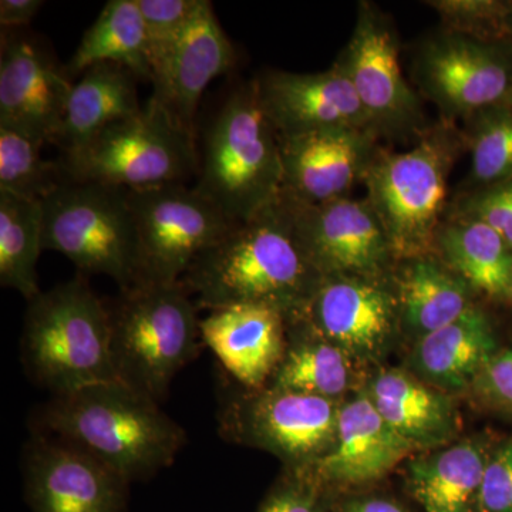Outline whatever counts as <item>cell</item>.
Masks as SVG:
<instances>
[{"mask_svg": "<svg viewBox=\"0 0 512 512\" xmlns=\"http://www.w3.org/2000/svg\"><path fill=\"white\" fill-rule=\"evenodd\" d=\"M43 249L72 261L80 274L110 276L121 291L140 282V256L128 192L67 180L42 201Z\"/></svg>", "mask_w": 512, "mask_h": 512, "instance_id": "cell-8", "label": "cell"}, {"mask_svg": "<svg viewBox=\"0 0 512 512\" xmlns=\"http://www.w3.org/2000/svg\"><path fill=\"white\" fill-rule=\"evenodd\" d=\"M338 63L348 74L376 134L419 126L421 104L404 79L396 32L373 3H360L355 29Z\"/></svg>", "mask_w": 512, "mask_h": 512, "instance_id": "cell-14", "label": "cell"}, {"mask_svg": "<svg viewBox=\"0 0 512 512\" xmlns=\"http://www.w3.org/2000/svg\"><path fill=\"white\" fill-rule=\"evenodd\" d=\"M288 325L292 339L286 336L285 355L266 386L338 400L350 386L349 356L316 335L305 320L288 319Z\"/></svg>", "mask_w": 512, "mask_h": 512, "instance_id": "cell-29", "label": "cell"}, {"mask_svg": "<svg viewBox=\"0 0 512 512\" xmlns=\"http://www.w3.org/2000/svg\"><path fill=\"white\" fill-rule=\"evenodd\" d=\"M42 429L89 451L128 483L170 467L187 434L158 403L123 383H104L53 397Z\"/></svg>", "mask_w": 512, "mask_h": 512, "instance_id": "cell-2", "label": "cell"}, {"mask_svg": "<svg viewBox=\"0 0 512 512\" xmlns=\"http://www.w3.org/2000/svg\"><path fill=\"white\" fill-rule=\"evenodd\" d=\"M296 235L323 276L376 279L394 258L369 201L350 198L306 205L281 197Z\"/></svg>", "mask_w": 512, "mask_h": 512, "instance_id": "cell-12", "label": "cell"}, {"mask_svg": "<svg viewBox=\"0 0 512 512\" xmlns=\"http://www.w3.org/2000/svg\"><path fill=\"white\" fill-rule=\"evenodd\" d=\"M256 82L266 114L279 136L332 128L375 133L348 74L338 62L322 73L271 70Z\"/></svg>", "mask_w": 512, "mask_h": 512, "instance_id": "cell-18", "label": "cell"}, {"mask_svg": "<svg viewBox=\"0 0 512 512\" xmlns=\"http://www.w3.org/2000/svg\"><path fill=\"white\" fill-rule=\"evenodd\" d=\"M375 137L373 131L352 128L279 136L282 197L306 205L348 197L377 154Z\"/></svg>", "mask_w": 512, "mask_h": 512, "instance_id": "cell-17", "label": "cell"}, {"mask_svg": "<svg viewBox=\"0 0 512 512\" xmlns=\"http://www.w3.org/2000/svg\"><path fill=\"white\" fill-rule=\"evenodd\" d=\"M436 252L444 265L493 299H508L512 284V248L487 222L457 214L441 225Z\"/></svg>", "mask_w": 512, "mask_h": 512, "instance_id": "cell-26", "label": "cell"}, {"mask_svg": "<svg viewBox=\"0 0 512 512\" xmlns=\"http://www.w3.org/2000/svg\"><path fill=\"white\" fill-rule=\"evenodd\" d=\"M458 214L487 222L512 248V180L481 188Z\"/></svg>", "mask_w": 512, "mask_h": 512, "instance_id": "cell-37", "label": "cell"}, {"mask_svg": "<svg viewBox=\"0 0 512 512\" xmlns=\"http://www.w3.org/2000/svg\"><path fill=\"white\" fill-rule=\"evenodd\" d=\"M25 495L33 512H126L130 483L84 448L45 434L23 453Z\"/></svg>", "mask_w": 512, "mask_h": 512, "instance_id": "cell-13", "label": "cell"}, {"mask_svg": "<svg viewBox=\"0 0 512 512\" xmlns=\"http://www.w3.org/2000/svg\"><path fill=\"white\" fill-rule=\"evenodd\" d=\"M431 9L439 13L444 32L471 37L487 43L510 45L512 2L500 0H431Z\"/></svg>", "mask_w": 512, "mask_h": 512, "instance_id": "cell-33", "label": "cell"}, {"mask_svg": "<svg viewBox=\"0 0 512 512\" xmlns=\"http://www.w3.org/2000/svg\"><path fill=\"white\" fill-rule=\"evenodd\" d=\"M42 147L22 131L0 126V192L43 201L69 180L59 160H43Z\"/></svg>", "mask_w": 512, "mask_h": 512, "instance_id": "cell-31", "label": "cell"}, {"mask_svg": "<svg viewBox=\"0 0 512 512\" xmlns=\"http://www.w3.org/2000/svg\"><path fill=\"white\" fill-rule=\"evenodd\" d=\"M508 299H510V301L512 302V284L510 288V293H508Z\"/></svg>", "mask_w": 512, "mask_h": 512, "instance_id": "cell-42", "label": "cell"}, {"mask_svg": "<svg viewBox=\"0 0 512 512\" xmlns=\"http://www.w3.org/2000/svg\"><path fill=\"white\" fill-rule=\"evenodd\" d=\"M59 163L72 181L141 190L197 177L200 154L195 138L150 99L137 116L111 124L73 153L60 154Z\"/></svg>", "mask_w": 512, "mask_h": 512, "instance_id": "cell-7", "label": "cell"}, {"mask_svg": "<svg viewBox=\"0 0 512 512\" xmlns=\"http://www.w3.org/2000/svg\"><path fill=\"white\" fill-rule=\"evenodd\" d=\"M421 92L447 117L473 119L512 104V46L443 32L421 47L414 63Z\"/></svg>", "mask_w": 512, "mask_h": 512, "instance_id": "cell-11", "label": "cell"}, {"mask_svg": "<svg viewBox=\"0 0 512 512\" xmlns=\"http://www.w3.org/2000/svg\"><path fill=\"white\" fill-rule=\"evenodd\" d=\"M458 141L447 128L421 137L403 153H377L363 181L373 208L397 259L429 258L436 252L447 180Z\"/></svg>", "mask_w": 512, "mask_h": 512, "instance_id": "cell-6", "label": "cell"}, {"mask_svg": "<svg viewBox=\"0 0 512 512\" xmlns=\"http://www.w3.org/2000/svg\"><path fill=\"white\" fill-rule=\"evenodd\" d=\"M399 303L376 279L323 276L311 301L295 318L349 357L372 359L392 339ZM292 319V318H291Z\"/></svg>", "mask_w": 512, "mask_h": 512, "instance_id": "cell-16", "label": "cell"}, {"mask_svg": "<svg viewBox=\"0 0 512 512\" xmlns=\"http://www.w3.org/2000/svg\"><path fill=\"white\" fill-rule=\"evenodd\" d=\"M488 456L474 441L412 461L407 488L424 512H478Z\"/></svg>", "mask_w": 512, "mask_h": 512, "instance_id": "cell-25", "label": "cell"}, {"mask_svg": "<svg viewBox=\"0 0 512 512\" xmlns=\"http://www.w3.org/2000/svg\"><path fill=\"white\" fill-rule=\"evenodd\" d=\"M282 185L278 131L252 80L228 97L208 127L195 188L241 224L281 200Z\"/></svg>", "mask_w": 512, "mask_h": 512, "instance_id": "cell-4", "label": "cell"}, {"mask_svg": "<svg viewBox=\"0 0 512 512\" xmlns=\"http://www.w3.org/2000/svg\"><path fill=\"white\" fill-rule=\"evenodd\" d=\"M512 511V441L488 456L481 484L478 512Z\"/></svg>", "mask_w": 512, "mask_h": 512, "instance_id": "cell-36", "label": "cell"}, {"mask_svg": "<svg viewBox=\"0 0 512 512\" xmlns=\"http://www.w3.org/2000/svg\"><path fill=\"white\" fill-rule=\"evenodd\" d=\"M42 251V201L0 192V284L28 303L42 293L36 271Z\"/></svg>", "mask_w": 512, "mask_h": 512, "instance_id": "cell-30", "label": "cell"}, {"mask_svg": "<svg viewBox=\"0 0 512 512\" xmlns=\"http://www.w3.org/2000/svg\"><path fill=\"white\" fill-rule=\"evenodd\" d=\"M322 279L281 198L205 251L181 282L198 308L265 305L291 319L306 308Z\"/></svg>", "mask_w": 512, "mask_h": 512, "instance_id": "cell-1", "label": "cell"}, {"mask_svg": "<svg viewBox=\"0 0 512 512\" xmlns=\"http://www.w3.org/2000/svg\"><path fill=\"white\" fill-rule=\"evenodd\" d=\"M22 359L29 376L55 397L121 383L111 353L109 306L82 275L29 302Z\"/></svg>", "mask_w": 512, "mask_h": 512, "instance_id": "cell-3", "label": "cell"}, {"mask_svg": "<svg viewBox=\"0 0 512 512\" xmlns=\"http://www.w3.org/2000/svg\"><path fill=\"white\" fill-rule=\"evenodd\" d=\"M466 141L474 183L487 188L512 180V104L474 116Z\"/></svg>", "mask_w": 512, "mask_h": 512, "instance_id": "cell-32", "label": "cell"}, {"mask_svg": "<svg viewBox=\"0 0 512 512\" xmlns=\"http://www.w3.org/2000/svg\"><path fill=\"white\" fill-rule=\"evenodd\" d=\"M498 353L493 325L481 309H470L454 322L421 336L412 365L430 386L458 392L474 386Z\"/></svg>", "mask_w": 512, "mask_h": 512, "instance_id": "cell-23", "label": "cell"}, {"mask_svg": "<svg viewBox=\"0 0 512 512\" xmlns=\"http://www.w3.org/2000/svg\"><path fill=\"white\" fill-rule=\"evenodd\" d=\"M330 512H410L396 498L387 495H355L333 500Z\"/></svg>", "mask_w": 512, "mask_h": 512, "instance_id": "cell-39", "label": "cell"}, {"mask_svg": "<svg viewBox=\"0 0 512 512\" xmlns=\"http://www.w3.org/2000/svg\"><path fill=\"white\" fill-rule=\"evenodd\" d=\"M476 386L493 406L512 412V348L501 350L490 360Z\"/></svg>", "mask_w": 512, "mask_h": 512, "instance_id": "cell-38", "label": "cell"}, {"mask_svg": "<svg viewBox=\"0 0 512 512\" xmlns=\"http://www.w3.org/2000/svg\"><path fill=\"white\" fill-rule=\"evenodd\" d=\"M45 49L29 37L2 35L0 126L45 144L57 143L73 82Z\"/></svg>", "mask_w": 512, "mask_h": 512, "instance_id": "cell-15", "label": "cell"}, {"mask_svg": "<svg viewBox=\"0 0 512 512\" xmlns=\"http://www.w3.org/2000/svg\"><path fill=\"white\" fill-rule=\"evenodd\" d=\"M332 495L320 485L309 467H288L256 512H330Z\"/></svg>", "mask_w": 512, "mask_h": 512, "instance_id": "cell-35", "label": "cell"}, {"mask_svg": "<svg viewBox=\"0 0 512 512\" xmlns=\"http://www.w3.org/2000/svg\"><path fill=\"white\" fill-rule=\"evenodd\" d=\"M235 64V50L215 16L212 3L202 0L173 52L151 77L150 99L195 138V114L205 89Z\"/></svg>", "mask_w": 512, "mask_h": 512, "instance_id": "cell-20", "label": "cell"}, {"mask_svg": "<svg viewBox=\"0 0 512 512\" xmlns=\"http://www.w3.org/2000/svg\"><path fill=\"white\" fill-rule=\"evenodd\" d=\"M470 285L446 265L412 259L397 282V303L404 322L424 336L460 318L474 306Z\"/></svg>", "mask_w": 512, "mask_h": 512, "instance_id": "cell-27", "label": "cell"}, {"mask_svg": "<svg viewBox=\"0 0 512 512\" xmlns=\"http://www.w3.org/2000/svg\"><path fill=\"white\" fill-rule=\"evenodd\" d=\"M137 77L126 67L99 63L73 84L56 146L62 154L86 146L111 124L141 113Z\"/></svg>", "mask_w": 512, "mask_h": 512, "instance_id": "cell-24", "label": "cell"}, {"mask_svg": "<svg viewBox=\"0 0 512 512\" xmlns=\"http://www.w3.org/2000/svg\"><path fill=\"white\" fill-rule=\"evenodd\" d=\"M42 6V0H2L0 25L3 30L29 25Z\"/></svg>", "mask_w": 512, "mask_h": 512, "instance_id": "cell-40", "label": "cell"}, {"mask_svg": "<svg viewBox=\"0 0 512 512\" xmlns=\"http://www.w3.org/2000/svg\"><path fill=\"white\" fill-rule=\"evenodd\" d=\"M137 5L146 23L148 63L153 77L197 15L202 0H137Z\"/></svg>", "mask_w": 512, "mask_h": 512, "instance_id": "cell-34", "label": "cell"}, {"mask_svg": "<svg viewBox=\"0 0 512 512\" xmlns=\"http://www.w3.org/2000/svg\"><path fill=\"white\" fill-rule=\"evenodd\" d=\"M99 63L126 67L137 79L151 80L146 23L137 0H110L86 30L66 69L70 76Z\"/></svg>", "mask_w": 512, "mask_h": 512, "instance_id": "cell-28", "label": "cell"}, {"mask_svg": "<svg viewBox=\"0 0 512 512\" xmlns=\"http://www.w3.org/2000/svg\"><path fill=\"white\" fill-rule=\"evenodd\" d=\"M414 450L416 447L383 420L363 393L340 403L335 441L309 468L332 495L382 480Z\"/></svg>", "mask_w": 512, "mask_h": 512, "instance_id": "cell-19", "label": "cell"}, {"mask_svg": "<svg viewBox=\"0 0 512 512\" xmlns=\"http://www.w3.org/2000/svg\"><path fill=\"white\" fill-rule=\"evenodd\" d=\"M366 396L383 420L416 450L444 446L457 434L453 400L403 370L377 373L367 384Z\"/></svg>", "mask_w": 512, "mask_h": 512, "instance_id": "cell-22", "label": "cell"}, {"mask_svg": "<svg viewBox=\"0 0 512 512\" xmlns=\"http://www.w3.org/2000/svg\"><path fill=\"white\" fill-rule=\"evenodd\" d=\"M512 512V511H511Z\"/></svg>", "mask_w": 512, "mask_h": 512, "instance_id": "cell-43", "label": "cell"}, {"mask_svg": "<svg viewBox=\"0 0 512 512\" xmlns=\"http://www.w3.org/2000/svg\"><path fill=\"white\" fill-rule=\"evenodd\" d=\"M338 400L288 390H248L221 407L218 431L232 443L264 448L288 467H311L335 441Z\"/></svg>", "mask_w": 512, "mask_h": 512, "instance_id": "cell-10", "label": "cell"}, {"mask_svg": "<svg viewBox=\"0 0 512 512\" xmlns=\"http://www.w3.org/2000/svg\"><path fill=\"white\" fill-rule=\"evenodd\" d=\"M198 306L183 282H140L109 308L111 353L120 382L154 402L200 350Z\"/></svg>", "mask_w": 512, "mask_h": 512, "instance_id": "cell-5", "label": "cell"}, {"mask_svg": "<svg viewBox=\"0 0 512 512\" xmlns=\"http://www.w3.org/2000/svg\"><path fill=\"white\" fill-rule=\"evenodd\" d=\"M127 192L136 224L140 282H181L191 265L238 225L185 184Z\"/></svg>", "mask_w": 512, "mask_h": 512, "instance_id": "cell-9", "label": "cell"}, {"mask_svg": "<svg viewBox=\"0 0 512 512\" xmlns=\"http://www.w3.org/2000/svg\"><path fill=\"white\" fill-rule=\"evenodd\" d=\"M202 343L248 390L264 389L285 355L288 318L265 305L210 311L200 320Z\"/></svg>", "mask_w": 512, "mask_h": 512, "instance_id": "cell-21", "label": "cell"}, {"mask_svg": "<svg viewBox=\"0 0 512 512\" xmlns=\"http://www.w3.org/2000/svg\"><path fill=\"white\" fill-rule=\"evenodd\" d=\"M508 30H510V45L512 46V9H511L510 20H508Z\"/></svg>", "mask_w": 512, "mask_h": 512, "instance_id": "cell-41", "label": "cell"}]
</instances>
